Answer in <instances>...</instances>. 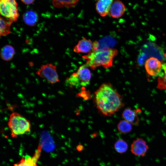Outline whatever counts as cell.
<instances>
[{"label":"cell","mask_w":166,"mask_h":166,"mask_svg":"<svg viewBox=\"0 0 166 166\" xmlns=\"http://www.w3.org/2000/svg\"><path fill=\"white\" fill-rule=\"evenodd\" d=\"M93 100L99 111L106 116L115 114L124 106L122 96L109 83L101 85L94 93Z\"/></svg>","instance_id":"cell-1"},{"label":"cell","mask_w":166,"mask_h":166,"mask_svg":"<svg viewBox=\"0 0 166 166\" xmlns=\"http://www.w3.org/2000/svg\"><path fill=\"white\" fill-rule=\"evenodd\" d=\"M118 53L115 49L105 48L93 51L82 57L87 60L85 64L93 70L101 66L107 69L113 66Z\"/></svg>","instance_id":"cell-2"},{"label":"cell","mask_w":166,"mask_h":166,"mask_svg":"<svg viewBox=\"0 0 166 166\" xmlns=\"http://www.w3.org/2000/svg\"><path fill=\"white\" fill-rule=\"evenodd\" d=\"M8 126L13 138L24 134L30 132L31 124L30 121L18 113L14 112L10 115Z\"/></svg>","instance_id":"cell-3"},{"label":"cell","mask_w":166,"mask_h":166,"mask_svg":"<svg viewBox=\"0 0 166 166\" xmlns=\"http://www.w3.org/2000/svg\"><path fill=\"white\" fill-rule=\"evenodd\" d=\"M91 76L89 67L85 64L80 66L76 72L67 78L65 83L70 87H84L89 84Z\"/></svg>","instance_id":"cell-4"},{"label":"cell","mask_w":166,"mask_h":166,"mask_svg":"<svg viewBox=\"0 0 166 166\" xmlns=\"http://www.w3.org/2000/svg\"><path fill=\"white\" fill-rule=\"evenodd\" d=\"M1 15L13 23L17 21L19 16L16 0H0Z\"/></svg>","instance_id":"cell-5"},{"label":"cell","mask_w":166,"mask_h":166,"mask_svg":"<svg viewBox=\"0 0 166 166\" xmlns=\"http://www.w3.org/2000/svg\"><path fill=\"white\" fill-rule=\"evenodd\" d=\"M36 73L51 84H55L59 81L56 66L52 64L47 63L43 65Z\"/></svg>","instance_id":"cell-6"},{"label":"cell","mask_w":166,"mask_h":166,"mask_svg":"<svg viewBox=\"0 0 166 166\" xmlns=\"http://www.w3.org/2000/svg\"><path fill=\"white\" fill-rule=\"evenodd\" d=\"M42 147V145L39 144L32 156L27 154L25 155L13 166H37V163L41 156Z\"/></svg>","instance_id":"cell-7"},{"label":"cell","mask_w":166,"mask_h":166,"mask_svg":"<svg viewBox=\"0 0 166 166\" xmlns=\"http://www.w3.org/2000/svg\"><path fill=\"white\" fill-rule=\"evenodd\" d=\"M162 64L157 58L151 57L145 61V68L148 74L153 77L158 76L162 70Z\"/></svg>","instance_id":"cell-8"},{"label":"cell","mask_w":166,"mask_h":166,"mask_svg":"<svg viewBox=\"0 0 166 166\" xmlns=\"http://www.w3.org/2000/svg\"><path fill=\"white\" fill-rule=\"evenodd\" d=\"M148 148L146 142L141 138L134 141L131 145V151L136 156H144Z\"/></svg>","instance_id":"cell-9"},{"label":"cell","mask_w":166,"mask_h":166,"mask_svg":"<svg viewBox=\"0 0 166 166\" xmlns=\"http://www.w3.org/2000/svg\"><path fill=\"white\" fill-rule=\"evenodd\" d=\"M73 50L76 53H89L93 50V42L90 40L83 38L78 41Z\"/></svg>","instance_id":"cell-10"},{"label":"cell","mask_w":166,"mask_h":166,"mask_svg":"<svg viewBox=\"0 0 166 166\" xmlns=\"http://www.w3.org/2000/svg\"><path fill=\"white\" fill-rule=\"evenodd\" d=\"M125 7L121 1L115 0L110 7L109 14L113 18H118L121 17L124 13Z\"/></svg>","instance_id":"cell-11"},{"label":"cell","mask_w":166,"mask_h":166,"mask_svg":"<svg viewBox=\"0 0 166 166\" xmlns=\"http://www.w3.org/2000/svg\"><path fill=\"white\" fill-rule=\"evenodd\" d=\"M115 0H97L96 9L98 14L104 17L109 13L111 6Z\"/></svg>","instance_id":"cell-12"},{"label":"cell","mask_w":166,"mask_h":166,"mask_svg":"<svg viewBox=\"0 0 166 166\" xmlns=\"http://www.w3.org/2000/svg\"><path fill=\"white\" fill-rule=\"evenodd\" d=\"M123 118L132 124L137 125L139 122V119L137 112L130 108L125 109L122 113Z\"/></svg>","instance_id":"cell-13"},{"label":"cell","mask_w":166,"mask_h":166,"mask_svg":"<svg viewBox=\"0 0 166 166\" xmlns=\"http://www.w3.org/2000/svg\"><path fill=\"white\" fill-rule=\"evenodd\" d=\"M38 18L37 14L32 10L26 12L23 16V19L25 23L30 26H35L37 22Z\"/></svg>","instance_id":"cell-14"},{"label":"cell","mask_w":166,"mask_h":166,"mask_svg":"<svg viewBox=\"0 0 166 166\" xmlns=\"http://www.w3.org/2000/svg\"><path fill=\"white\" fill-rule=\"evenodd\" d=\"M15 53L14 48L10 45H6L1 49L0 56L1 58L5 61L11 60L13 57Z\"/></svg>","instance_id":"cell-15"},{"label":"cell","mask_w":166,"mask_h":166,"mask_svg":"<svg viewBox=\"0 0 166 166\" xmlns=\"http://www.w3.org/2000/svg\"><path fill=\"white\" fill-rule=\"evenodd\" d=\"M157 88L166 92V63L162 65L161 71L157 79Z\"/></svg>","instance_id":"cell-16"},{"label":"cell","mask_w":166,"mask_h":166,"mask_svg":"<svg viewBox=\"0 0 166 166\" xmlns=\"http://www.w3.org/2000/svg\"><path fill=\"white\" fill-rule=\"evenodd\" d=\"M79 0H53L54 6L58 8H71L75 6Z\"/></svg>","instance_id":"cell-17"},{"label":"cell","mask_w":166,"mask_h":166,"mask_svg":"<svg viewBox=\"0 0 166 166\" xmlns=\"http://www.w3.org/2000/svg\"><path fill=\"white\" fill-rule=\"evenodd\" d=\"M12 23L6 18L0 17V36H5L10 33V27Z\"/></svg>","instance_id":"cell-18"},{"label":"cell","mask_w":166,"mask_h":166,"mask_svg":"<svg viewBox=\"0 0 166 166\" xmlns=\"http://www.w3.org/2000/svg\"><path fill=\"white\" fill-rule=\"evenodd\" d=\"M118 131L122 134H126L130 132L132 130V124L125 120L121 121L117 125Z\"/></svg>","instance_id":"cell-19"},{"label":"cell","mask_w":166,"mask_h":166,"mask_svg":"<svg viewBox=\"0 0 166 166\" xmlns=\"http://www.w3.org/2000/svg\"><path fill=\"white\" fill-rule=\"evenodd\" d=\"M114 148L117 152L122 154L126 151L128 148V145L124 140L122 139H119L115 143Z\"/></svg>","instance_id":"cell-20"},{"label":"cell","mask_w":166,"mask_h":166,"mask_svg":"<svg viewBox=\"0 0 166 166\" xmlns=\"http://www.w3.org/2000/svg\"><path fill=\"white\" fill-rule=\"evenodd\" d=\"M78 95L86 100L89 99L90 97V93L88 91L84 89L81 93L78 94Z\"/></svg>","instance_id":"cell-21"},{"label":"cell","mask_w":166,"mask_h":166,"mask_svg":"<svg viewBox=\"0 0 166 166\" xmlns=\"http://www.w3.org/2000/svg\"><path fill=\"white\" fill-rule=\"evenodd\" d=\"M24 4L27 5L30 4L32 3L35 0H21Z\"/></svg>","instance_id":"cell-22"},{"label":"cell","mask_w":166,"mask_h":166,"mask_svg":"<svg viewBox=\"0 0 166 166\" xmlns=\"http://www.w3.org/2000/svg\"><path fill=\"white\" fill-rule=\"evenodd\" d=\"M83 146L81 144H78L76 147L77 150L79 151H81L83 149Z\"/></svg>","instance_id":"cell-23"}]
</instances>
